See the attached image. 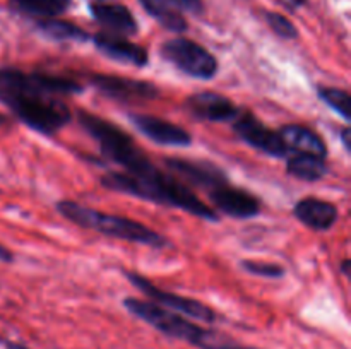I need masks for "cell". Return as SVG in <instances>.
Masks as SVG:
<instances>
[{"label": "cell", "mask_w": 351, "mask_h": 349, "mask_svg": "<svg viewBox=\"0 0 351 349\" xmlns=\"http://www.w3.org/2000/svg\"><path fill=\"white\" fill-rule=\"evenodd\" d=\"M240 267L247 274H252L257 277H266V279H280L285 276V267L276 262H267V260H250L245 259L240 262Z\"/></svg>", "instance_id": "obj_24"}, {"label": "cell", "mask_w": 351, "mask_h": 349, "mask_svg": "<svg viewBox=\"0 0 351 349\" xmlns=\"http://www.w3.org/2000/svg\"><path fill=\"white\" fill-rule=\"evenodd\" d=\"M55 209H57L62 218L74 222L75 226L101 233V235L110 236V238L139 243V245L153 246V248L170 246V242L163 235L154 231L153 228L139 221H134V219L123 218V216L108 214V212L88 207V205H82L75 201H58Z\"/></svg>", "instance_id": "obj_3"}, {"label": "cell", "mask_w": 351, "mask_h": 349, "mask_svg": "<svg viewBox=\"0 0 351 349\" xmlns=\"http://www.w3.org/2000/svg\"><path fill=\"white\" fill-rule=\"evenodd\" d=\"M91 40L105 57L112 58L119 64L132 65L137 68H143L149 64V55H147L146 48L129 41L127 38L110 33H98L91 36Z\"/></svg>", "instance_id": "obj_15"}, {"label": "cell", "mask_w": 351, "mask_h": 349, "mask_svg": "<svg viewBox=\"0 0 351 349\" xmlns=\"http://www.w3.org/2000/svg\"><path fill=\"white\" fill-rule=\"evenodd\" d=\"M278 132H280L283 142L287 144L290 154L308 153L315 154V156H328V146H326L324 139L308 127L300 125V123H287L278 129Z\"/></svg>", "instance_id": "obj_18"}, {"label": "cell", "mask_w": 351, "mask_h": 349, "mask_svg": "<svg viewBox=\"0 0 351 349\" xmlns=\"http://www.w3.org/2000/svg\"><path fill=\"white\" fill-rule=\"evenodd\" d=\"M328 161L324 156L308 153H295L288 156L287 171L302 181H319L328 174Z\"/></svg>", "instance_id": "obj_19"}, {"label": "cell", "mask_w": 351, "mask_h": 349, "mask_svg": "<svg viewBox=\"0 0 351 349\" xmlns=\"http://www.w3.org/2000/svg\"><path fill=\"white\" fill-rule=\"evenodd\" d=\"M139 3L165 29L171 31V33H184V31H187L189 24L184 14L177 7L171 5L170 2H167V0H139Z\"/></svg>", "instance_id": "obj_21"}, {"label": "cell", "mask_w": 351, "mask_h": 349, "mask_svg": "<svg viewBox=\"0 0 351 349\" xmlns=\"http://www.w3.org/2000/svg\"><path fill=\"white\" fill-rule=\"evenodd\" d=\"M317 96L322 103L329 106V108L335 109L343 120L350 122L351 113H350V105L351 99L348 91L339 88H331V86H319L317 88Z\"/></svg>", "instance_id": "obj_23"}, {"label": "cell", "mask_w": 351, "mask_h": 349, "mask_svg": "<svg viewBox=\"0 0 351 349\" xmlns=\"http://www.w3.org/2000/svg\"><path fill=\"white\" fill-rule=\"evenodd\" d=\"M167 2L177 7L182 14L187 12L192 14V16H201L204 12V3H202V0H167Z\"/></svg>", "instance_id": "obj_26"}, {"label": "cell", "mask_w": 351, "mask_h": 349, "mask_svg": "<svg viewBox=\"0 0 351 349\" xmlns=\"http://www.w3.org/2000/svg\"><path fill=\"white\" fill-rule=\"evenodd\" d=\"M264 19H266L271 31L276 36H280L281 40H295L298 36V29L295 27V24L287 16H283V14L267 10V12H264Z\"/></svg>", "instance_id": "obj_25"}, {"label": "cell", "mask_w": 351, "mask_h": 349, "mask_svg": "<svg viewBox=\"0 0 351 349\" xmlns=\"http://www.w3.org/2000/svg\"><path fill=\"white\" fill-rule=\"evenodd\" d=\"M99 181L106 190L180 209V211L189 212L195 218L206 219V221H219L218 212L209 207L206 202H202L189 188V185L175 178L173 174L163 173L158 166H153L141 174H130L125 171H110V173L103 174Z\"/></svg>", "instance_id": "obj_1"}, {"label": "cell", "mask_w": 351, "mask_h": 349, "mask_svg": "<svg viewBox=\"0 0 351 349\" xmlns=\"http://www.w3.org/2000/svg\"><path fill=\"white\" fill-rule=\"evenodd\" d=\"M0 103L31 130L55 135L72 120V112L57 96L23 89H0Z\"/></svg>", "instance_id": "obj_5"}, {"label": "cell", "mask_w": 351, "mask_h": 349, "mask_svg": "<svg viewBox=\"0 0 351 349\" xmlns=\"http://www.w3.org/2000/svg\"><path fill=\"white\" fill-rule=\"evenodd\" d=\"M185 109L201 122L233 123L242 108L226 96L213 91L195 92L185 99Z\"/></svg>", "instance_id": "obj_13"}, {"label": "cell", "mask_w": 351, "mask_h": 349, "mask_svg": "<svg viewBox=\"0 0 351 349\" xmlns=\"http://www.w3.org/2000/svg\"><path fill=\"white\" fill-rule=\"evenodd\" d=\"M89 84L98 89L103 96L120 103H143L156 99L160 89L147 81L122 77L112 74H89Z\"/></svg>", "instance_id": "obj_10"}, {"label": "cell", "mask_w": 351, "mask_h": 349, "mask_svg": "<svg viewBox=\"0 0 351 349\" xmlns=\"http://www.w3.org/2000/svg\"><path fill=\"white\" fill-rule=\"evenodd\" d=\"M123 307L127 308L129 313L134 317L141 318L143 322L149 324L161 334L168 335V337L178 339L187 344L194 346L199 349H259L250 348V346L239 344L233 341L228 335L221 334V332L211 331V328L201 327L195 325L194 322L187 320V317L175 311L167 310V308L160 307V305L153 303L147 300H139V298H125L123 300Z\"/></svg>", "instance_id": "obj_2"}, {"label": "cell", "mask_w": 351, "mask_h": 349, "mask_svg": "<svg viewBox=\"0 0 351 349\" xmlns=\"http://www.w3.org/2000/svg\"><path fill=\"white\" fill-rule=\"evenodd\" d=\"M93 19L101 24L106 33L117 34V36H134L139 33V24L134 14L130 12L129 7L122 3H91L89 7Z\"/></svg>", "instance_id": "obj_16"}, {"label": "cell", "mask_w": 351, "mask_h": 349, "mask_svg": "<svg viewBox=\"0 0 351 349\" xmlns=\"http://www.w3.org/2000/svg\"><path fill=\"white\" fill-rule=\"evenodd\" d=\"M232 127L239 139H242L243 142L249 144L252 149L259 151V153L267 154L271 157H278V159L288 157V154H290L280 132L264 125L249 109L242 108L240 115L233 120Z\"/></svg>", "instance_id": "obj_9"}, {"label": "cell", "mask_w": 351, "mask_h": 349, "mask_svg": "<svg viewBox=\"0 0 351 349\" xmlns=\"http://www.w3.org/2000/svg\"><path fill=\"white\" fill-rule=\"evenodd\" d=\"M0 89H23L48 96H71L84 91V86L74 79L45 72H26L16 67H0Z\"/></svg>", "instance_id": "obj_7"}, {"label": "cell", "mask_w": 351, "mask_h": 349, "mask_svg": "<svg viewBox=\"0 0 351 349\" xmlns=\"http://www.w3.org/2000/svg\"><path fill=\"white\" fill-rule=\"evenodd\" d=\"M71 3V0H9V9L38 21L62 16L67 12Z\"/></svg>", "instance_id": "obj_20"}, {"label": "cell", "mask_w": 351, "mask_h": 349, "mask_svg": "<svg viewBox=\"0 0 351 349\" xmlns=\"http://www.w3.org/2000/svg\"><path fill=\"white\" fill-rule=\"evenodd\" d=\"M216 212L230 216L235 219H252L263 211V204L259 198L249 190L240 187H233L230 181L218 185L208 192Z\"/></svg>", "instance_id": "obj_11"}, {"label": "cell", "mask_w": 351, "mask_h": 349, "mask_svg": "<svg viewBox=\"0 0 351 349\" xmlns=\"http://www.w3.org/2000/svg\"><path fill=\"white\" fill-rule=\"evenodd\" d=\"M75 116L79 125L96 140L105 159L122 166L125 173L141 174L154 166L147 154L119 125L86 109H77Z\"/></svg>", "instance_id": "obj_4"}, {"label": "cell", "mask_w": 351, "mask_h": 349, "mask_svg": "<svg viewBox=\"0 0 351 349\" xmlns=\"http://www.w3.org/2000/svg\"><path fill=\"white\" fill-rule=\"evenodd\" d=\"M129 120L144 137L153 140L154 144L168 147H187L192 144L191 132L165 118L146 113H130Z\"/></svg>", "instance_id": "obj_14"}, {"label": "cell", "mask_w": 351, "mask_h": 349, "mask_svg": "<svg viewBox=\"0 0 351 349\" xmlns=\"http://www.w3.org/2000/svg\"><path fill=\"white\" fill-rule=\"evenodd\" d=\"M125 277L130 281L134 287H137L141 293L146 294L153 303L160 305V307L167 308V310L180 313L184 317L197 318V320L206 322V324H213L216 320V311L211 307H208V305L194 300V298L180 296L177 293L161 289L156 284L151 283L147 277L141 276L139 272H134V270H125Z\"/></svg>", "instance_id": "obj_8"}, {"label": "cell", "mask_w": 351, "mask_h": 349, "mask_svg": "<svg viewBox=\"0 0 351 349\" xmlns=\"http://www.w3.org/2000/svg\"><path fill=\"white\" fill-rule=\"evenodd\" d=\"M341 272L345 274V276H348V272H350V260H348V259L343 260V263H341Z\"/></svg>", "instance_id": "obj_30"}, {"label": "cell", "mask_w": 351, "mask_h": 349, "mask_svg": "<svg viewBox=\"0 0 351 349\" xmlns=\"http://www.w3.org/2000/svg\"><path fill=\"white\" fill-rule=\"evenodd\" d=\"M0 344L3 346V349H29L27 346L19 344V342H14L10 339H0Z\"/></svg>", "instance_id": "obj_28"}, {"label": "cell", "mask_w": 351, "mask_h": 349, "mask_svg": "<svg viewBox=\"0 0 351 349\" xmlns=\"http://www.w3.org/2000/svg\"><path fill=\"white\" fill-rule=\"evenodd\" d=\"M101 2H105V0H101Z\"/></svg>", "instance_id": "obj_31"}, {"label": "cell", "mask_w": 351, "mask_h": 349, "mask_svg": "<svg viewBox=\"0 0 351 349\" xmlns=\"http://www.w3.org/2000/svg\"><path fill=\"white\" fill-rule=\"evenodd\" d=\"M341 142H343V147H345L346 151H351V132L348 127H345V129L341 130Z\"/></svg>", "instance_id": "obj_29"}, {"label": "cell", "mask_w": 351, "mask_h": 349, "mask_svg": "<svg viewBox=\"0 0 351 349\" xmlns=\"http://www.w3.org/2000/svg\"><path fill=\"white\" fill-rule=\"evenodd\" d=\"M160 55L189 77L211 81L218 74V60L206 47L191 38H170L160 47Z\"/></svg>", "instance_id": "obj_6"}, {"label": "cell", "mask_w": 351, "mask_h": 349, "mask_svg": "<svg viewBox=\"0 0 351 349\" xmlns=\"http://www.w3.org/2000/svg\"><path fill=\"white\" fill-rule=\"evenodd\" d=\"M165 166L170 170V174H173L180 181H187V185H192V187L206 188L208 192L228 181L225 171L209 161L167 157Z\"/></svg>", "instance_id": "obj_12"}, {"label": "cell", "mask_w": 351, "mask_h": 349, "mask_svg": "<svg viewBox=\"0 0 351 349\" xmlns=\"http://www.w3.org/2000/svg\"><path fill=\"white\" fill-rule=\"evenodd\" d=\"M36 29L40 31L43 36L53 41H79V43H86L91 40V34L86 29L79 27L77 24L69 23V21L57 19V17H50V19H38Z\"/></svg>", "instance_id": "obj_22"}, {"label": "cell", "mask_w": 351, "mask_h": 349, "mask_svg": "<svg viewBox=\"0 0 351 349\" xmlns=\"http://www.w3.org/2000/svg\"><path fill=\"white\" fill-rule=\"evenodd\" d=\"M0 262H3V263L14 262V253L10 252L7 246H3L2 243H0Z\"/></svg>", "instance_id": "obj_27"}, {"label": "cell", "mask_w": 351, "mask_h": 349, "mask_svg": "<svg viewBox=\"0 0 351 349\" xmlns=\"http://www.w3.org/2000/svg\"><path fill=\"white\" fill-rule=\"evenodd\" d=\"M293 216L314 231H329L339 219V209L319 197H304L293 205Z\"/></svg>", "instance_id": "obj_17"}]
</instances>
